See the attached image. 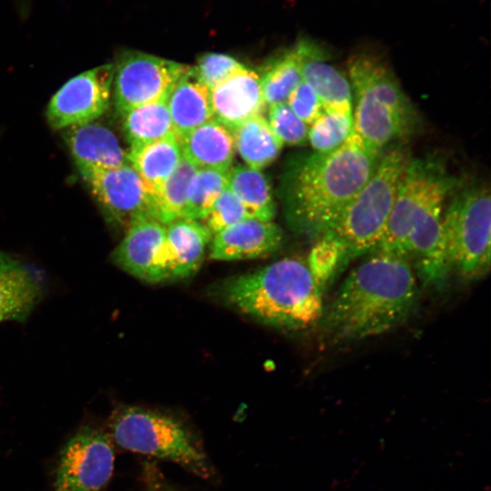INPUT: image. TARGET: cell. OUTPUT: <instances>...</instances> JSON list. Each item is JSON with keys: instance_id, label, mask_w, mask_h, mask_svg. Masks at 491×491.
<instances>
[{"instance_id": "9a60e30c", "label": "cell", "mask_w": 491, "mask_h": 491, "mask_svg": "<svg viewBox=\"0 0 491 491\" xmlns=\"http://www.w3.org/2000/svg\"><path fill=\"white\" fill-rule=\"evenodd\" d=\"M282 240L283 231L276 224L248 217L213 235L210 257L220 261L263 257L274 253Z\"/></svg>"}, {"instance_id": "5bb4252c", "label": "cell", "mask_w": 491, "mask_h": 491, "mask_svg": "<svg viewBox=\"0 0 491 491\" xmlns=\"http://www.w3.org/2000/svg\"><path fill=\"white\" fill-rule=\"evenodd\" d=\"M295 49L303 81L315 90L324 110L353 114L349 79L329 62L326 49L309 38L300 39Z\"/></svg>"}, {"instance_id": "ffe728a7", "label": "cell", "mask_w": 491, "mask_h": 491, "mask_svg": "<svg viewBox=\"0 0 491 491\" xmlns=\"http://www.w3.org/2000/svg\"><path fill=\"white\" fill-rule=\"evenodd\" d=\"M182 156L197 169L229 171L235 156L231 131L213 119L179 139Z\"/></svg>"}, {"instance_id": "d6986e66", "label": "cell", "mask_w": 491, "mask_h": 491, "mask_svg": "<svg viewBox=\"0 0 491 491\" xmlns=\"http://www.w3.org/2000/svg\"><path fill=\"white\" fill-rule=\"evenodd\" d=\"M212 237L197 220L183 217L165 225L169 281L182 280L197 272Z\"/></svg>"}, {"instance_id": "d4e9b609", "label": "cell", "mask_w": 491, "mask_h": 491, "mask_svg": "<svg viewBox=\"0 0 491 491\" xmlns=\"http://www.w3.org/2000/svg\"><path fill=\"white\" fill-rule=\"evenodd\" d=\"M227 185L242 203L249 217L273 220L276 205L269 184L260 170L248 165L231 167Z\"/></svg>"}, {"instance_id": "ba28073f", "label": "cell", "mask_w": 491, "mask_h": 491, "mask_svg": "<svg viewBox=\"0 0 491 491\" xmlns=\"http://www.w3.org/2000/svg\"><path fill=\"white\" fill-rule=\"evenodd\" d=\"M443 238L449 272L466 281L488 274L491 261V198L485 185L456 195L443 215Z\"/></svg>"}, {"instance_id": "4316f807", "label": "cell", "mask_w": 491, "mask_h": 491, "mask_svg": "<svg viewBox=\"0 0 491 491\" xmlns=\"http://www.w3.org/2000/svg\"><path fill=\"white\" fill-rule=\"evenodd\" d=\"M302 81L300 63L294 47L275 60L260 76L266 105L286 103L291 92Z\"/></svg>"}, {"instance_id": "2e32d148", "label": "cell", "mask_w": 491, "mask_h": 491, "mask_svg": "<svg viewBox=\"0 0 491 491\" xmlns=\"http://www.w3.org/2000/svg\"><path fill=\"white\" fill-rule=\"evenodd\" d=\"M214 119L230 131L246 120L263 115L266 107L260 76L245 66L210 90Z\"/></svg>"}, {"instance_id": "5b68a950", "label": "cell", "mask_w": 491, "mask_h": 491, "mask_svg": "<svg viewBox=\"0 0 491 491\" xmlns=\"http://www.w3.org/2000/svg\"><path fill=\"white\" fill-rule=\"evenodd\" d=\"M347 72L356 97L354 132L367 145L380 152L417 127V112L380 56L355 54L347 61Z\"/></svg>"}, {"instance_id": "9c48e42d", "label": "cell", "mask_w": 491, "mask_h": 491, "mask_svg": "<svg viewBox=\"0 0 491 491\" xmlns=\"http://www.w3.org/2000/svg\"><path fill=\"white\" fill-rule=\"evenodd\" d=\"M190 66L137 51L123 53L114 65V99L117 111H127L166 99Z\"/></svg>"}, {"instance_id": "836d02e7", "label": "cell", "mask_w": 491, "mask_h": 491, "mask_svg": "<svg viewBox=\"0 0 491 491\" xmlns=\"http://www.w3.org/2000/svg\"><path fill=\"white\" fill-rule=\"evenodd\" d=\"M286 104L307 125H310L324 111L323 105L315 90L302 81L289 95Z\"/></svg>"}, {"instance_id": "cb8c5ba5", "label": "cell", "mask_w": 491, "mask_h": 491, "mask_svg": "<svg viewBox=\"0 0 491 491\" xmlns=\"http://www.w3.org/2000/svg\"><path fill=\"white\" fill-rule=\"evenodd\" d=\"M122 115L124 133L130 147L170 137L178 138L166 99L136 106Z\"/></svg>"}, {"instance_id": "8992f818", "label": "cell", "mask_w": 491, "mask_h": 491, "mask_svg": "<svg viewBox=\"0 0 491 491\" xmlns=\"http://www.w3.org/2000/svg\"><path fill=\"white\" fill-rule=\"evenodd\" d=\"M410 160L401 146L379 158L372 175L327 231L339 241L348 260L371 253L379 245Z\"/></svg>"}, {"instance_id": "7a4b0ae2", "label": "cell", "mask_w": 491, "mask_h": 491, "mask_svg": "<svg viewBox=\"0 0 491 491\" xmlns=\"http://www.w3.org/2000/svg\"><path fill=\"white\" fill-rule=\"evenodd\" d=\"M455 187L456 178L439 160L411 158L375 250L406 258L424 284H442L450 273L443 238L444 206Z\"/></svg>"}, {"instance_id": "d6a6232c", "label": "cell", "mask_w": 491, "mask_h": 491, "mask_svg": "<svg viewBox=\"0 0 491 491\" xmlns=\"http://www.w3.org/2000/svg\"><path fill=\"white\" fill-rule=\"evenodd\" d=\"M242 67L241 63L228 55L207 53L198 58L190 72L196 81L211 90Z\"/></svg>"}, {"instance_id": "6da1fadb", "label": "cell", "mask_w": 491, "mask_h": 491, "mask_svg": "<svg viewBox=\"0 0 491 491\" xmlns=\"http://www.w3.org/2000/svg\"><path fill=\"white\" fill-rule=\"evenodd\" d=\"M417 298V280L409 262L374 250L348 274L319 322L333 343L358 341L403 324Z\"/></svg>"}, {"instance_id": "f546056e", "label": "cell", "mask_w": 491, "mask_h": 491, "mask_svg": "<svg viewBox=\"0 0 491 491\" xmlns=\"http://www.w3.org/2000/svg\"><path fill=\"white\" fill-rule=\"evenodd\" d=\"M316 239L306 263L324 290L349 260L343 246L331 233L326 232Z\"/></svg>"}, {"instance_id": "52a82bcc", "label": "cell", "mask_w": 491, "mask_h": 491, "mask_svg": "<svg viewBox=\"0 0 491 491\" xmlns=\"http://www.w3.org/2000/svg\"><path fill=\"white\" fill-rule=\"evenodd\" d=\"M109 436L118 446L169 461L199 477L212 476V467L190 429L165 413L139 406H119L109 417Z\"/></svg>"}, {"instance_id": "4dcf8cb0", "label": "cell", "mask_w": 491, "mask_h": 491, "mask_svg": "<svg viewBox=\"0 0 491 491\" xmlns=\"http://www.w3.org/2000/svg\"><path fill=\"white\" fill-rule=\"evenodd\" d=\"M266 120L283 145H301L307 139L308 125L292 111L286 103L268 106Z\"/></svg>"}, {"instance_id": "30bf717a", "label": "cell", "mask_w": 491, "mask_h": 491, "mask_svg": "<svg viewBox=\"0 0 491 491\" xmlns=\"http://www.w3.org/2000/svg\"><path fill=\"white\" fill-rule=\"evenodd\" d=\"M115 449L108 433L82 427L64 446L53 491H100L110 481Z\"/></svg>"}, {"instance_id": "ac0fdd59", "label": "cell", "mask_w": 491, "mask_h": 491, "mask_svg": "<svg viewBox=\"0 0 491 491\" xmlns=\"http://www.w3.org/2000/svg\"><path fill=\"white\" fill-rule=\"evenodd\" d=\"M43 295L44 287L38 276L0 250V323L25 322Z\"/></svg>"}, {"instance_id": "8fae6325", "label": "cell", "mask_w": 491, "mask_h": 491, "mask_svg": "<svg viewBox=\"0 0 491 491\" xmlns=\"http://www.w3.org/2000/svg\"><path fill=\"white\" fill-rule=\"evenodd\" d=\"M78 171L107 222L127 228L137 220L154 218V197L129 163Z\"/></svg>"}, {"instance_id": "f1b7e54d", "label": "cell", "mask_w": 491, "mask_h": 491, "mask_svg": "<svg viewBox=\"0 0 491 491\" xmlns=\"http://www.w3.org/2000/svg\"><path fill=\"white\" fill-rule=\"evenodd\" d=\"M353 131V114L324 110L308 127L307 138L316 152L326 153L342 145Z\"/></svg>"}, {"instance_id": "603a6c76", "label": "cell", "mask_w": 491, "mask_h": 491, "mask_svg": "<svg viewBox=\"0 0 491 491\" xmlns=\"http://www.w3.org/2000/svg\"><path fill=\"white\" fill-rule=\"evenodd\" d=\"M235 150L246 165L260 170L279 155L283 144L270 128L263 115L253 116L232 131Z\"/></svg>"}, {"instance_id": "7c38bea8", "label": "cell", "mask_w": 491, "mask_h": 491, "mask_svg": "<svg viewBox=\"0 0 491 491\" xmlns=\"http://www.w3.org/2000/svg\"><path fill=\"white\" fill-rule=\"evenodd\" d=\"M114 65H104L68 80L50 99L46 117L54 129L95 121L107 109Z\"/></svg>"}, {"instance_id": "44dd1931", "label": "cell", "mask_w": 491, "mask_h": 491, "mask_svg": "<svg viewBox=\"0 0 491 491\" xmlns=\"http://www.w3.org/2000/svg\"><path fill=\"white\" fill-rule=\"evenodd\" d=\"M190 70L175 84L166 98L167 108L179 139L214 119L210 90L196 81Z\"/></svg>"}, {"instance_id": "1f68e13d", "label": "cell", "mask_w": 491, "mask_h": 491, "mask_svg": "<svg viewBox=\"0 0 491 491\" xmlns=\"http://www.w3.org/2000/svg\"><path fill=\"white\" fill-rule=\"evenodd\" d=\"M248 217L246 208L227 185L200 222L214 235Z\"/></svg>"}, {"instance_id": "484cf974", "label": "cell", "mask_w": 491, "mask_h": 491, "mask_svg": "<svg viewBox=\"0 0 491 491\" xmlns=\"http://www.w3.org/2000/svg\"><path fill=\"white\" fill-rule=\"evenodd\" d=\"M197 170L182 157L173 174L154 196V219L167 225L183 218L188 184Z\"/></svg>"}, {"instance_id": "3957f363", "label": "cell", "mask_w": 491, "mask_h": 491, "mask_svg": "<svg viewBox=\"0 0 491 491\" xmlns=\"http://www.w3.org/2000/svg\"><path fill=\"white\" fill-rule=\"evenodd\" d=\"M379 155L353 131L338 148L298 160L285 185L291 228L316 238L330 230L372 175Z\"/></svg>"}, {"instance_id": "83f0119b", "label": "cell", "mask_w": 491, "mask_h": 491, "mask_svg": "<svg viewBox=\"0 0 491 491\" xmlns=\"http://www.w3.org/2000/svg\"><path fill=\"white\" fill-rule=\"evenodd\" d=\"M228 172L197 169L187 189L184 218L201 221L228 185Z\"/></svg>"}, {"instance_id": "e0dca14e", "label": "cell", "mask_w": 491, "mask_h": 491, "mask_svg": "<svg viewBox=\"0 0 491 491\" xmlns=\"http://www.w3.org/2000/svg\"><path fill=\"white\" fill-rule=\"evenodd\" d=\"M63 137L77 169L115 168L128 163L116 135L95 121L66 127Z\"/></svg>"}, {"instance_id": "e575fe53", "label": "cell", "mask_w": 491, "mask_h": 491, "mask_svg": "<svg viewBox=\"0 0 491 491\" xmlns=\"http://www.w3.org/2000/svg\"><path fill=\"white\" fill-rule=\"evenodd\" d=\"M145 480L147 491H175L168 485L163 475L154 465L148 464L145 466Z\"/></svg>"}, {"instance_id": "277c9868", "label": "cell", "mask_w": 491, "mask_h": 491, "mask_svg": "<svg viewBox=\"0 0 491 491\" xmlns=\"http://www.w3.org/2000/svg\"><path fill=\"white\" fill-rule=\"evenodd\" d=\"M224 300L265 325L301 330L320 321L323 292L306 261L286 257L225 280Z\"/></svg>"}, {"instance_id": "7402d4cb", "label": "cell", "mask_w": 491, "mask_h": 491, "mask_svg": "<svg viewBox=\"0 0 491 491\" xmlns=\"http://www.w3.org/2000/svg\"><path fill=\"white\" fill-rule=\"evenodd\" d=\"M179 139L165 138L127 151L128 163L154 197L182 159Z\"/></svg>"}, {"instance_id": "4fadbf2b", "label": "cell", "mask_w": 491, "mask_h": 491, "mask_svg": "<svg viewBox=\"0 0 491 491\" xmlns=\"http://www.w3.org/2000/svg\"><path fill=\"white\" fill-rule=\"evenodd\" d=\"M111 259L125 272L142 281L158 284L169 281V257L165 225L154 218L131 224Z\"/></svg>"}]
</instances>
